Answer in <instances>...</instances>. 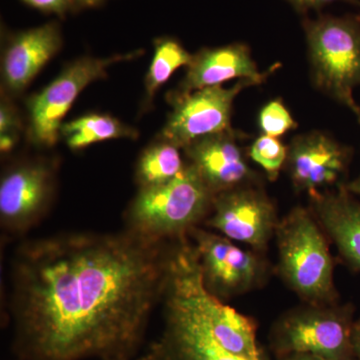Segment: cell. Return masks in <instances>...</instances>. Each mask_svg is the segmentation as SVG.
I'll list each match as a JSON object with an SVG mask.
<instances>
[{
  "instance_id": "f546056e",
  "label": "cell",
  "mask_w": 360,
  "mask_h": 360,
  "mask_svg": "<svg viewBox=\"0 0 360 360\" xmlns=\"http://www.w3.org/2000/svg\"><path fill=\"white\" fill-rule=\"evenodd\" d=\"M115 360H117V359H115Z\"/></svg>"
},
{
  "instance_id": "7402d4cb",
  "label": "cell",
  "mask_w": 360,
  "mask_h": 360,
  "mask_svg": "<svg viewBox=\"0 0 360 360\" xmlns=\"http://www.w3.org/2000/svg\"><path fill=\"white\" fill-rule=\"evenodd\" d=\"M258 125L262 134L274 137L281 136L297 127L290 110L279 99L265 104L258 116Z\"/></svg>"
},
{
  "instance_id": "cb8c5ba5",
  "label": "cell",
  "mask_w": 360,
  "mask_h": 360,
  "mask_svg": "<svg viewBox=\"0 0 360 360\" xmlns=\"http://www.w3.org/2000/svg\"><path fill=\"white\" fill-rule=\"evenodd\" d=\"M26 6L45 14L65 18L68 14L84 9L82 0H21Z\"/></svg>"
},
{
  "instance_id": "9a60e30c",
  "label": "cell",
  "mask_w": 360,
  "mask_h": 360,
  "mask_svg": "<svg viewBox=\"0 0 360 360\" xmlns=\"http://www.w3.org/2000/svg\"><path fill=\"white\" fill-rule=\"evenodd\" d=\"M260 72L251 56L250 49L245 44L224 45L213 49H202L193 54L186 73L175 91L186 94L205 87L222 85L229 80L248 79L262 84L271 71Z\"/></svg>"
},
{
  "instance_id": "83f0119b",
  "label": "cell",
  "mask_w": 360,
  "mask_h": 360,
  "mask_svg": "<svg viewBox=\"0 0 360 360\" xmlns=\"http://www.w3.org/2000/svg\"><path fill=\"white\" fill-rule=\"evenodd\" d=\"M283 360H326L321 357L314 356L310 354H292L288 355Z\"/></svg>"
},
{
  "instance_id": "f1b7e54d",
  "label": "cell",
  "mask_w": 360,
  "mask_h": 360,
  "mask_svg": "<svg viewBox=\"0 0 360 360\" xmlns=\"http://www.w3.org/2000/svg\"><path fill=\"white\" fill-rule=\"evenodd\" d=\"M105 0H82V6L84 8H91V7L99 6Z\"/></svg>"
},
{
  "instance_id": "5bb4252c",
  "label": "cell",
  "mask_w": 360,
  "mask_h": 360,
  "mask_svg": "<svg viewBox=\"0 0 360 360\" xmlns=\"http://www.w3.org/2000/svg\"><path fill=\"white\" fill-rule=\"evenodd\" d=\"M349 151L321 132L298 135L288 146L286 167L293 186L310 196L333 186L347 169Z\"/></svg>"
},
{
  "instance_id": "44dd1931",
  "label": "cell",
  "mask_w": 360,
  "mask_h": 360,
  "mask_svg": "<svg viewBox=\"0 0 360 360\" xmlns=\"http://www.w3.org/2000/svg\"><path fill=\"white\" fill-rule=\"evenodd\" d=\"M250 156L264 170L270 180L277 179L288 160V148L278 137L260 135L250 146Z\"/></svg>"
},
{
  "instance_id": "4316f807",
  "label": "cell",
  "mask_w": 360,
  "mask_h": 360,
  "mask_svg": "<svg viewBox=\"0 0 360 360\" xmlns=\"http://www.w3.org/2000/svg\"><path fill=\"white\" fill-rule=\"evenodd\" d=\"M343 186H345V188H347L349 193L360 196V174L356 179L352 180V181L348 182L347 184H343Z\"/></svg>"
},
{
  "instance_id": "2e32d148",
  "label": "cell",
  "mask_w": 360,
  "mask_h": 360,
  "mask_svg": "<svg viewBox=\"0 0 360 360\" xmlns=\"http://www.w3.org/2000/svg\"><path fill=\"white\" fill-rule=\"evenodd\" d=\"M193 291L213 336L222 347L248 360H267L258 345L255 322L205 290L200 262L194 271Z\"/></svg>"
},
{
  "instance_id": "7c38bea8",
  "label": "cell",
  "mask_w": 360,
  "mask_h": 360,
  "mask_svg": "<svg viewBox=\"0 0 360 360\" xmlns=\"http://www.w3.org/2000/svg\"><path fill=\"white\" fill-rule=\"evenodd\" d=\"M60 23L53 20L37 27L4 33L1 56V94L16 96L60 51Z\"/></svg>"
},
{
  "instance_id": "277c9868",
  "label": "cell",
  "mask_w": 360,
  "mask_h": 360,
  "mask_svg": "<svg viewBox=\"0 0 360 360\" xmlns=\"http://www.w3.org/2000/svg\"><path fill=\"white\" fill-rule=\"evenodd\" d=\"M315 86L349 108L360 122L354 89L360 85V15L319 14L302 20Z\"/></svg>"
},
{
  "instance_id": "7a4b0ae2",
  "label": "cell",
  "mask_w": 360,
  "mask_h": 360,
  "mask_svg": "<svg viewBox=\"0 0 360 360\" xmlns=\"http://www.w3.org/2000/svg\"><path fill=\"white\" fill-rule=\"evenodd\" d=\"M198 259L188 241L170 252L163 304V328L139 360H248L215 340L193 291Z\"/></svg>"
},
{
  "instance_id": "6da1fadb",
  "label": "cell",
  "mask_w": 360,
  "mask_h": 360,
  "mask_svg": "<svg viewBox=\"0 0 360 360\" xmlns=\"http://www.w3.org/2000/svg\"><path fill=\"white\" fill-rule=\"evenodd\" d=\"M172 240L68 232L21 243L8 310L21 360H129L167 285Z\"/></svg>"
},
{
  "instance_id": "d4e9b609",
  "label": "cell",
  "mask_w": 360,
  "mask_h": 360,
  "mask_svg": "<svg viewBox=\"0 0 360 360\" xmlns=\"http://www.w3.org/2000/svg\"><path fill=\"white\" fill-rule=\"evenodd\" d=\"M298 13L307 16L310 11H319L333 2H345L360 8V0H285Z\"/></svg>"
},
{
  "instance_id": "8992f818",
  "label": "cell",
  "mask_w": 360,
  "mask_h": 360,
  "mask_svg": "<svg viewBox=\"0 0 360 360\" xmlns=\"http://www.w3.org/2000/svg\"><path fill=\"white\" fill-rule=\"evenodd\" d=\"M143 51L115 54L110 58L82 56L70 63L53 82L27 101L30 141L39 148L56 146L63 120L82 90L92 82L108 77L116 63L141 56Z\"/></svg>"
},
{
  "instance_id": "9c48e42d",
  "label": "cell",
  "mask_w": 360,
  "mask_h": 360,
  "mask_svg": "<svg viewBox=\"0 0 360 360\" xmlns=\"http://www.w3.org/2000/svg\"><path fill=\"white\" fill-rule=\"evenodd\" d=\"M255 85L250 80L240 79L229 89L217 85L186 94L170 92L167 101L172 112L158 137L184 149L207 135L232 129L234 99L243 89Z\"/></svg>"
},
{
  "instance_id": "5b68a950",
  "label": "cell",
  "mask_w": 360,
  "mask_h": 360,
  "mask_svg": "<svg viewBox=\"0 0 360 360\" xmlns=\"http://www.w3.org/2000/svg\"><path fill=\"white\" fill-rule=\"evenodd\" d=\"M279 271L291 288L312 304L335 298L333 262L323 229L314 213L295 207L276 229Z\"/></svg>"
},
{
  "instance_id": "4fadbf2b",
  "label": "cell",
  "mask_w": 360,
  "mask_h": 360,
  "mask_svg": "<svg viewBox=\"0 0 360 360\" xmlns=\"http://www.w3.org/2000/svg\"><path fill=\"white\" fill-rule=\"evenodd\" d=\"M240 135L234 129L207 135L182 149L213 195L253 184L257 174L251 169L243 148Z\"/></svg>"
},
{
  "instance_id": "603a6c76",
  "label": "cell",
  "mask_w": 360,
  "mask_h": 360,
  "mask_svg": "<svg viewBox=\"0 0 360 360\" xmlns=\"http://www.w3.org/2000/svg\"><path fill=\"white\" fill-rule=\"evenodd\" d=\"M23 129L20 111L11 103V97L1 94L0 104V151L2 155L11 153L18 141Z\"/></svg>"
},
{
  "instance_id": "3957f363",
  "label": "cell",
  "mask_w": 360,
  "mask_h": 360,
  "mask_svg": "<svg viewBox=\"0 0 360 360\" xmlns=\"http://www.w3.org/2000/svg\"><path fill=\"white\" fill-rule=\"evenodd\" d=\"M214 195L187 162L174 179L139 188L124 213L125 229L156 241L188 236L208 217Z\"/></svg>"
},
{
  "instance_id": "d6986e66",
  "label": "cell",
  "mask_w": 360,
  "mask_h": 360,
  "mask_svg": "<svg viewBox=\"0 0 360 360\" xmlns=\"http://www.w3.org/2000/svg\"><path fill=\"white\" fill-rule=\"evenodd\" d=\"M180 150L172 142L156 137L137 161L135 181L139 188L160 186L174 179L186 163L182 160Z\"/></svg>"
},
{
  "instance_id": "484cf974",
  "label": "cell",
  "mask_w": 360,
  "mask_h": 360,
  "mask_svg": "<svg viewBox=\"0 0 360 360\" xmlns=\"http://www.w3.org/2000/svg\"><path fill=\"white\" fill-rule=\"evenodd\" d=\"M352 342L355 359L360 360V319L354 322L352 331Z\"/></svg>"
},
{
  "instance_id": "e0dca14e",
  "label": "cell",
  "mask_w": 360,
  "mask_h": 360,
  "mask_svg": "<svg viewBox=\"0 0 360 360\" xmlns=\"http://www.w3.org/2000/svg\"><path fill=\"white\" fill-rule=\"evenodd\" d=\"M311 212L347 264L360 271V202L343 184L310 196Z\"/></svg>"
},
{
  "instance_id": "ffe728a7",
  "label": "cell",
  "mask_w": 360,
  "mask_h": 360,
  "mask_svg": "<svg viewBox=\"0 0 360 360\" xmlns=\"http://www.w3.org/2000/svg\"><path fill=\"white\" fill-rule=\"evenodd\" d=\"M155 52L144 80L143 110H148L156 92L172 77L175 71L191 63L193 54L189 53L174 37H163L155 40Z\"/></svg>"
},
{
  "instance_id": "ac0fdd59",
  "label": "cell",
  "mask_w": 360,
  "mask_h": 360,
  "mask_svg": "<svg viewBox=\"0 0 360 360\" xmlns=\"http://www.w3.org/2000/svg\"><path fill=\"white\" fill-rule=\"evenodd\" d=\"M60 135L68 148L80 150L91 144L110 139H136L139 131L112 116L90 113L63 123Z\"/></svg>"
},
{
  "instance_id": "52a82bcc",
  "label": "cell",
  "mask_w": 360,
  "mask_h": 360,
  "mask_svg": "<svg viewBox=\"0 0 360 360\" xmlns=\"http://www.w3.org/2000/svg\"><path fill=\"white\" fill-rule=\"evenodd\" d=\"M350 307L321 304L286 314L274 329V347L285 355L310 354L326 360H356Z\"/></svg>"
},
{
  "instance_id": "ba28073f",
  "label": "cell",
  "mask_w": 360,
  "mask_h": 360,
  "mask_svg": "<svg viewBox=\"0 0 360 360\" xmlns=\"http://www.w3.org/2000/svg\"><path fill=\"white\" fill-rule=\"evenodd\" d=\"M58 163L51 158H25L4 170L0 180L2 231L20 236L49 212L56 189Z\"/></svg>"
},
{
  "instance_id": "30bf717a",
  "label": "cell",
  "mask_w": 360,
  "mask_h": 360,
  "mask_svg": "<svg viewBox=\"0 0 360 360\" xmlns=\"http://www.w3.org/2000/svg\"><path fill=\"white\" fill-rule=\"evenodd\" d=\"M188 236L195 248L203 285L210 295L225 300L245 293L259 283L264 265L255 253L198 226Z\"/></svg>"
},
{
  "instance_id": "8fae6325",
  "label": "cell",
  "mask_w": 360,
  "mask_h": 360,
  "mask_svg": "<svg viewBox=\"0 0 360 360\" xmlns=\"http://www.w3.org/2000/svg\"><path fill=\"white\" fill-rule=\"evenodd\" d=\"M208 217V227L255 250L266 248L279 221L272 201L253 184L215 195Z\"/></svg>"
}]
</instances>
